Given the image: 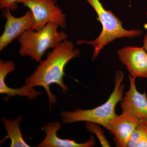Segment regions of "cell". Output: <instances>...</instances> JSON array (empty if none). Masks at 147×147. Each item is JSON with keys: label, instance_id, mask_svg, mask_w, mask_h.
Listing matches in <instances>:
<instances>
[{"label": "cell", "instance_id": "obj_6", "mask_svg": "<svg viewBox=\"0 0 147 147\" xmlns=\"http://www.w3.org/2000/svg\"><path fill=\"white\" fill-rule=\"evenodd\" d=\"M120 105L122 113L120 115H117L107 129L114 135L117 147H127L139 119L134 115L125 101H121Z\"/></svg>", "mask_w": 147, "mask_h": 147}, {"label": "cell", "instance_id": "obj_16", "mask_svg": "<svg viewBox=\"0 0 147 147\" xmlns=\"http://www.w3.org/2000/svg\"><path fill=\"white\" fill-rule=\"evenodd\" d=\"M143 43H144V45H143V47L147 52V33L144 37Z\"/></svg>", "mask_w": 147, "mask_h": 147}, {"label": "cell", "instance_id": "obj_2", "mask_svg": "<svg viewBox=\"0 0 147 147\" xmlns=\"http://www.w3.org/2000/svg\"><path fill=\"white\" fill-rule=\"evenodd\" d=\"M86 1L96 12L98 20L102 25V30L99 35L94 40H79L76 41V44H87L93 47L92 60H95L102 49L113 40L123 38H133L142 35L141 30L125 29L120 19L111 11L105 9L100 0Z\"/></svg>", "mask_w": 147, "mask_h": 147}, {"label": "cell", "instance_id": "obj_14", "mask_svg": "<svg viewBox=\"0 0 147 147\" xmlns=\"http://www.w3.org/2000/svg\"><path fill=\"white\" fill-rule=\"evenodd\" d=\"M99 125L94 123L86 122V129L88 131L95 134L99 140L100 145L102 147H110V143L104 135V131L99 126Z\"/></svg>", "mask_w": 147, "mask_h": 147}, {"label": "cell", "instance_id": "obj_17", "mask_svg": "<svg viewBox=\"0 0 147 147\" xmlns=\"http://www.w3.org/2000/svg\"><path fill=\"white\" fill-rule=\"evenodd\" d=\"M146 17L147 18V12H146Z\"/></svg>", "mask_w": 147, "mask_h": 147}, {"label": "cell", "instance_id": "obj_5", "mask_svg": "<svg viewBox=\"0 0 147 147\" xmlns=\"http://www.w3.org/2000/svg\"><path fill=\"white\" fill-rule=\"evenodd\" d=\"M33 13L34 24L32 30L38 31L48 23H56L63 29L66 28V15L57 5L56 0H20Z\"/></svg>", "mask_w": 147, "mask_h": 147}, {"label": "cell", "instance_id": "obj_12", "mask_svg": "<svg viewBox=\"0 0 147 147\" xmlns=\"http://www.w3.org/2000/svg\"><path fill=\"white\" fill-rule=\"evenodd\" d=\"M22 117L19 116L15 119L11 120L2 118V122L8 134V137L10 139V147H30L25 142L20 129V123L22 120Z\"/></svg>", "mask_w": 147, "mask_h": 147}, {"label": "cell", "instance_id": "obj_13", "mask_svg": "<svg viewBox=\"0 0 147 147\" xmlns=\"http://www.w3.org/2000/svg\"><path fill=\"white\" fill-rule=\"evenodd\" d=\"M127 147H147V120L139 119Z\"/></svg>", "mask_w": 147, "mask_h": 147}, {"label": "cell", "instance_id": "obj_11", "mask_svg": "<svg viewBox=\"0 0 147 147\" xmlns=\"http://www.w3.org/2000/svg\"><path fill=\"white\" fill-rule=\"evenodd\" d=\"M129 89L124 94L125 101L134 115L139 119L147 120V96L144 92L141 93L137 90L135 84L136 78L128 75Z\"/></svg>", "mask_w": 147, "mask_h": 147}, {"label": "cell", "instance_id": "obj_9", "mask_svg": "<svg viewBox=\"0 0 147 147\" xmlns=\"http://www.w3.org/2000/svg\"><path fill=\"white\" fill-rule=\"evenodd\" d=\"M15 68L16 64L13 61H5L3 59L0 60V93L7 95L4 100H8L10 97L16 96L21 97L26 96L33 100L41 95L42 92L28 85H26L18 88H12L7 86L5 82L6 77L9 74L14 71Z\"/></svg>", "mask_w": 147, "mask_h": 147}, {"label": "cell", "instance_id": "obj_1", "mask_svg": "<svg viewBox=\"0 0 147 147\" xmlns=\"http://www.w3.org/2000/svg\"><path fill=\"white\" fill-rule=\"evenodd\" d=\"M81 55V50L75 48L72 41L65 40L47 54L45 60L40 61L33 73L25 79L26 85L33 88L43 87L48 95L50 105H55L57 98L51 92L50 85L57 84L63 92L68 91V87L63 82L65 68L69 61L79 57Z\"/></svg>", "mask_w": 147, "mask_h": 147}, {"label": "cell", "instance_id": "obj_7", "mask_svg": "<svg viewBox=\"0 0 147 147\" xmlns=\"http://www.w3.org/2000/svg\"><path fill=\"white\" fill-rule=\"evenodd\" d=\"M2 15L7 21L3 32L0 36V52L27 30L32 29L34 24V17L30 9L24 16L16 17L11 14L9 9L5 8L3 10Z\"/></svg>", "mask_w": 147, "mask_h": 147}, {"label": "cell", "instance_id": "obj_4", "mask_svg": "<svg viewBox=\"0 0 147 147\" xmlns=\"http://www.w3.org/2000/svg\"><path fill=\"white\" fill-rule=\"evenodd\" d=\"M56 23H48L38 31L27 30L18 38L20 47L18 54L21 57H30L33 60L40 62L48 49H54L60 43L67 39L68 35Z\"/></svg>", "mask_w": 147, "mask_h": 147}, {"label": "cell", "instance_id": "obj_10", "mask_svg": "<svg viewBox=\"0 0 147 147\" xmlns=\"http://www.w3.org/2000/svg\"><path fill=\"white\" fill-rule=\"evenodd\" d=\"M61 124L58 121L48 123L43 127L46 137L38 147H92L95 144L94 136L92 135L88 141L84 143H78L74 140L62 139L57 135L61 129Z\"/></svg>", "mask_w": 147, "mask_h": 147}, {"label": "cell", "instance_id": "obj_8", "mask_svg": "<svg viewBox=\"0 0 147 147\" xmlns=\"http://www.w3.org/2000/svg\"><path fill=\"white\" fill-rule=\"evenodd\" d=\"M117 54L129 75L147 79V52L143 47L127 46L118 50Z\"/></svg>", "mask_w": 147, "mask_h": 147}, {"label": "cell", "instance_id": "obj_3", "mask_svg": "<svg viewBox=\"0 0 147 147\" xmlns=\"http://www.w3.org/2000/svg\"><path fill=\"white\" fill-rule=\"evenodd\" d=\"M124 77V73L121 70L116 72L114 89L108 100L102 105L90 110L78 109L71 111H62L61 114L62 123L90 122L108 128L117 115L115 111L116 106L123 99L125 85L122 83Z\"/></svg>", "mask_w": 147, "mask_h": 147}, {"label": "cell", "instance_id": "obj_15", "mask_svg": "<svg viewBox=\"0 0 147 147\" xmlns=\"http://www.w3.org/2000/svg\"><path fill=\"white\" fill-rule=\"evenodd\" d=\"M20 0H0V9L3 10L8 8L11 11H14L18 9V2Z\"/></svg>", "mask_w": 147, "mask_h": 147}]
</instances>
